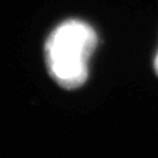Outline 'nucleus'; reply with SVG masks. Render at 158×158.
Wrapping results in <instances>:
<instances>
[{
	"label": "nucleus",
	"instance_id": "nucleus-1",
	"mask_svg": "<svg viewBox=\"0 0 158 158\" xmlns=\"http://www.w3.org/2000/svg\"><path fill=\"white\" fill-rule=\"evenodd\" d=\"M97 46V34L86 23L67 20L49 36L45 59L50 75L65 89H76L89 76L90 59Z\"/></svg>",
	"mask_w": 158,
	"mask_h": 158
},
{
	"label": "nucleus",
	"instance_id": "nucleus-2",
	"mask_svg": "<svg viewBox=\"0 0 158 158\" xmlns=\"http://www.w3.org/2000/svg\"><path fill=\"white\" fill-rule=\"evenodd\" d=\"M154 67H156V70H157V72H158V54H157V56H156V61H154Z\"/></svg>",
	"mask_w": 158,
	"mask_h": 158
}]
</instances>
